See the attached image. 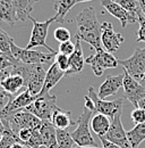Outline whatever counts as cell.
Wrapping results in <instances>:
<instances>
[{"label": "cell", "instance_id": "obj_1", "mask_svg": "<svg viewBox=\"0 0 145 148\" xmlns=\"http://www.w3.org/2000/svg\"><path fill=\"white\" fill-rule=\"evenodd\" d=\"M77 33L76 36L81 40L89 43L94 50L102 49L101 43V24L99 23L95 9L86 7L81 10L76 16Z\"/></svg>", "mask_w": 145, "mask_h": 148}, {"label": "cell", "instance_id": "obj_2", "mask_svg": "<svg viewBox=\"0 0 145 148\" xmlns=\"http://www.w3.org/2000/svg\"><path fill=\"white\" fill-rule=\"evenodd\" d=\"M10 72L18 74L24 80V86L31 95L36 97L41 92L47 71L43 64H22L17 63L10 67Z\"/></svg>", "mask_w": 145, "mask_h": 148}, {"label": "cell", "instance_id": "obj_3", "mask_svg": "<svg viewBox=\"0 0 145 148\" xmlns=\"http://www.w3.org/2000/svg\"><path fill=\"white\" fill-rule=\"evenodd\" d=\"M93 113V111L84 107V111L76 121L77 128L72 132V137L75 144L79 147H98L93 136L91 134L90 129V122Z\"/></svg>", "mask_w": 145, "mask_h": 148}, {"label": "cell", "instance_id": "obj_4", "mask_svg": "<svg viewBox=\"0 0 145 148\" xmlns=\"http://www.w3.org/2000/svg\"><path fill=\"white\" fill-rule=\"evenodd\" d=\"M57 98L54 95L51 93H44L41 96H37L35 100L25 107V110L34 114L36 117H39L41 121H51L52 113L57 107Z\"/></svg>", "mask_w": 145, "mask_h": 148}, {"label": "cell", "instance_id": "obj_5", "mask_svg": "<svg viewBox=\"0 0 145 148\" xmlns=\"http://www.w3.org/2000/svg\"><path fill=\"white\" fill-rule=\"evenodd\" d=\"M28 18L32 21L33 23V29H32V33H31V38L30 41L27 43L26 49H33L35 47H44L47 48L50 53L52 54H57V51L52 49L50 46L47 45V37H48V31L50 25L56 22V18L51 17V18L47 19L45 22H39L35 18H33L32 16H30Z\"/></svg>", "mask_w": 145, "mask_h": 148}, {"label": "cell", "instance_id": "obj_6", "mask_svg": "<svg viewBox=\"0 0 145 148\" xmlns=\"http://www.w3.org/2000/svg\"><path fill=\"white\" fill-rule=\"evenodd\" d=\"M12 55L22 64H47L54 58L56 54L52 53H42L33 49H23L19 48L15 42L12 43Z\"/></svg>", "mask_w": 145, "mask_h": 148}, {"label": "cell", "instance_id": "obj_7", "mask_svg": "<svg viewBox=\"0 0 145 148\" xmlns=\"http://www.w3.org/2000/svg\"><path fill=\"white\" fill-rule=\"evenodd\" d=\"M87 96L92 99V101L94 104V113L103 114V115L108 116L110 120H112L118 113L123 112V105H124L125 98H119V99L111 100V101H108L106 99H101L98 96V92L94 90L93 87L89 88Z\"/></svg>", "mask_w": 145, "mask_h": 148}, {"label": "cell", "instance_id": "obj_8", "mask_svg": "<svg viewBox=\"0 0 145 148\" xmlns=\"http://www.w3.org/2000/svg\"><path fill=\"white\" fill-rule=\"evenodd\" d=\"M118 64L133 79L141 82L145 73V48H136L134 54L127 59H118Z\"/></svg>", "mask_w": 145, "mask_h": 148}, {"label": "cell", "instance_id": "obj_9", "mask_svg": "<svg viewBox=\"0 0 145 148\" xmlns=\"http://www.w3.org/2000/svg\"><path fill=\"white\" fill-rule=\"evenodd\" d=\"M85 63L90 65L94 75L96 76H101L108 69H117L119 65L118 59L112 54L106 51L103 48L100 50H95L94 55L85 58Z\"/></svg>", "mask_w": 145, "mask_h": 148}, {"label": "cell", "instance_id": "obj_10", "mask_svg": "<svg viewBox=\"0 0 145 148\" xmlns=\"http://www.w3.org/2000/svg\"><path fill=\"white\" fill-rule=\"evenodd\" d=\"M6 120L9 122L10 128L16 134L23 129H40L43 123V121H41L34 114L26 111L25 108L12 114Z\"/></svg>", "mask_w": 145, "mask_h": 148}, {"label": "cell", "instance_id": "obj_11", "mask_svg": "<svg viewBox=\"0 0 145 148\" xmlns=\"http://www.w3.org/2000/svg\"><path fill=\"white\" fill-rule=\"evenodd\" d=\"M125 38L120 33L115 32L113 26L109 22H103L101 24V43L106 51L110 54L116 53L119 47L124 43Z\"/></svg>", "mask_w": 145, "mask_h": 148}, {"label": "cell", "instance_id": "obj_12", "mask_svg": "<svg viewBox=\"0 0 145 148\" xmlns=\"http://www.w3.org/2000/svg\"><path fill=\"white\" fill-rule=\"evenodd\" d=\"M121 114H123V112L118 113L111 120L110 129L107 132V134L104 136V138L121 148H131L129 141H128V138H127L126 131L121 123Z\"/></svg>", "mask_w": 145, "mask_h": 148}, {"label": "cell", "instance_id": "obj_13", "mask_svg": "<svg viewBox=\"0 0 145 148\" xmlns=\"http://www.w3.org/2000/svg\"><path fill=\"white\" fill-rule=\"evenodd\" d=\"M35 98L36 97H34L33 95H31L27 89H25L23 92L14 96L12 98V100L5 106V108L2 111H0V119L1 120L8 119L12 114L16 113L19 110H23L26 106H28L30 104H32L35 100Z\"/></svg>", "mask_w": 145, "mask_h": 148}, {"label": "cell", "instance_id": "obj_14", "mask_svg": "<svg viewBox=\"0 0 145 148\" xmlns=\"http://www.w3.org/2000/svg\"><path fill=\"white\" fill-rule=\"evenodd\" d=\"M123 87L125 90V98L135 107H136L138 100L145 97V88L138 81L133 79L125 70H124Z\"/></svg>", "mask_w": 145, "mask_h": 148}, {"label": "cell", "instance_id": "obj_15", "mask_svg": "<svg viewBox=\"0 0 145 148\" xmlns=\"http://www.w3.org/2000/svg\"><path fill=\"white\" fill-rule=\"evenodd\" d=\"M102 7L108 12L110 15L118 19L121 24V27H126L129 23H136L137 22V15L130 14L124 9L120 5H118L115 0H102L101 1Z\"/></svg>", "mask_w": 145, "mask_h": 148}, {"label": "cell", "instance_id": "obj_16", "mask_svg": "<svg viewBox=\"0 0 145 148\" xmlns=\"http://www.w3.org/2000/svg\"><path fill=\"white\" fill-rule=\"evenodd\" d=\"M75 39H76L75 50H74V53L72 55L69 56V69L65 73V76H69V75L79 73L84 69L85 58H84V55H83V49H82V45H81L82 40L77 36H75Z\"/></svg>", "mask_w": 145, "mask_h": 148}, {"label": "cell", "instance_id": "obj_17", "mask_svg": "<svg viewBox=\"0 0 145 148\" xmlns=\"http://www.w3.org/2000/svg\"><path fill=\"white\" fill-rule=\"evenodd\" d=\"M123 81H124V73L120 75H109L100 86L98 96L101 99H106L107 97L116 95L118 90L123 87Z\"/></svg>", "mask_w": 145, "mask_h": 148}, {"label": "cell", "instance_id": "obj_18", "mask_svg": "<svg viewBox=\"0 0 145 148\" xmlns=\"http://www.w3.org/2000/svg\"><path fill=\"white\" fill-rule=\"evenodd\" d=\"M65 76V73L58 67V65L56 63H52L51 66L49 67V70L47 71L45 74V79H44V83H43V87H42V90L41 92L39 93L37 96H41V95H44V93H48L51 91V89L54 88V86ZM36 96V97H37Z\"/></svg>", "mask_w": 145, "mask_h": 148}, {"label": "cell", "instance_id": "obj_19", "mask_svg": "<svg viewBox=\"0 0 145 148\" xmlns=\"http://www.w3.org/2000/svg\"><path fill=\"white\" fill-rule=\"evenodd\" d=\"M24 86V80L20 75L14 74L10 72V69L8 71V73L5 75V77L1 81V88L5 92L10 93L13 96H15L16 93L23 88Z\"/></svg>", "mask_w": 145, "mask_h": 148}, {"label": "cell", "instance_id": "obj_20", "mask_svg": "<svg viewBox=\"0 0 145 148\" xmlns=\"http://www.w3.org/2000/svg\"><path fill=\"white\" fill-rule=\"evenodd\" d=\"M50 122L52 123V125L56 129H67L68 127L76 124V122L72 121L70 112L65 111V110L60 108L59 106H57L52 113Z\"/></svg>", "mask_w": 145, "mask_h": 148}, {"label": "cell", "instance_id": "obj_21", "mask_svg": "<svg viewBox=\"0 0 145 148\" xmlns=\"http://www.w3.org/2000/svg\"><path fill=\"white\" fill-rule=\"evenodd\" d=\"M40 133L42 138V144L45 148H59L57 144L56 128L51 122L44 121L40 128Z\"/></svg>", "mask_w": 145, "mask_h": 148}, {"label": "cell", "instance_id": "obj_22", "mask_svg": "<svg viewBox=\"0 0 145 148\" xmlns=\"http://www.w3.org/2000/svg\"><path fill=\"white\" fill-rule=\"evenodd\" d=\"M110 124H111V120L108 116H106L103 114H99V113H96L91 119L90 122L91 129L99 137H104L107 134V132L110 129Z\"/></svg>", "mask_w": 145, "mask_h": 148}, {"label": "cell", "instance_id": "obj_23", "mask_svg": "<svg viewBox=\"0 0 145 148\" xmlns=\"http://www.w3.org/2000/svg\"><path fill=\"white\" fill-rule=\"evenodd\" d=\"M0 21L6 22L10 26H15L17 15L12 0H0Z\"/></svg>", "mask_w": 145, "mask_h": 148}, {"label": "cell", "instance_id": "obj_24", "mask_svg": "<svg viewBox=\"0 0 145 148\" xmlns=\"http://www.w3.org/2000/svg\"><path fill=\"white\" fill-rule=\"evenodd\" d=\"M12 1L16 10L17 19L20 22H25L31 16L34 3L37 2L39 0H12Z\"/></svg>", "mask_w": 145, "mask_h": 148}, {"label": "cell", "instance_id": "obj_25", "mask_svg": "<svg viewBox=\"0 0 145 148\" xmlns=\"http://www.w3.org/2000/svg\"><path fill=\"white\" fill-rule=\"evenodd\" d=\"M76 3H78V0H57L54 6V10H56V15H54L56 22L60 24L65 23V17L67 13Z\"/></svg>", "mask_w": 145, "mask_h": 148}, {"label": "cell", "instance_id": "obj_26", "mask_svg": "<svg viewBox=\"0 0 145 148\" xmlns=\"http://www.w3.org/2000/svg\"><path fill=\"white\" fill-rule=\"evenodd\" d=\"M126 133L131 148H138V146L145 140V122L136 124L133 129L127 131Z\"/></svg>", "mask_w": 145, "mask_h": 148}, {"label": "cell", "instance_id": "obj_27", "mask_svg": "<svg viewBox=\"0 0 145 148\" xmlns=\"http://www.w3.org/2000/svg\"><path fill=\"white\" fill-rule=\"evenodd\" d=\"M57 144L59 148H74V139L67 129H56Z\"/></svg>", "mask_w": 145, "mask_h": 148}, {"label": "cell", "instance_id": "obj_28", "mask_svg": "<svg viewBox=\"0 0 145 148\" xmlns=\"http://www.w3.org/2000/svg\"><path fill=\"white\" fill-rule=\"evenodd\" d=\"M13 42H14L13 38L9 37L8 33L5 32L2 29H0V51L9 57H13L12 55V43Z\"/></svg>", "mask_w": 145, "mask_h": 148}, {"label": "cell", "instance_id": "obj_29", "mask_svg": "<svg viewBox=\"0 0 145 148\" xmlns=\"http://www.w3.org/2000/svg\"><path fill=\"white\" fill-rule=\"evenodd\" d=\"M118 5H120L124 9H126L127 12H129L130 14L137 15V13L141 10L140 8V3L137 0H115Z\"/></svg>", "mask_w": 145, "mask_h": 148}, {"label": "cell", "instance_id": "obj_30", "mask_svg": "<svg viewBox=\"0 0 145 148\" xmlns=\"http://www.w3.org/2000/svg\"><path fill=\"white\" fill-rule=\"evenodd\" d=\"M54 63L58 65V67L64 73H66L68 71V69H69V56L57 53L56 56H54Z\"/></svg>", "mask_w": 145, "mask_h": 148}, {"label": "cell", "instance_id": "obj_31", "mask_svg": "<svg viewBox=\"0 0 145 148\" xmlns=\"http://www.w3.org/2000/svg\"><path fill=\"white\" fill-rule=\"evenodd\" d=\"M137 22H138V31H137V39L136 42H145V16L142 10L137 13Z\"/></svg>", "mask_w": 145, "mask_h": 148}, {"label": "cell", "instance_id": "obj_32", "mask_svg": "<svg viewBox=\"0 0 145 148\" xmlns=\"http://www.w3.org/2000/svg\"><path fill=\"white\" fill-rule=\"evenodd\" d=\"M18 62L14 58V57H9L6 54H2L0 51V72L9 69V67H13L14 65H16Z\"/></svg>", "mask_w": 145, "mask_h": 148}, {"label": "cell", "instance_id": "obj_33", "mask_svg": "<svg viewBox=\"0 0 145 148\" xmlns=\"http://www.w3.org/2000/svg\"><path fill=\"white\" fill-rule=\"evenodd\" d=\"M54 37L59 43H62L70 40V32L66 27H57L54 32Z\"/></svg>", "mask_w": 145, "mask_h": 148}, {"label": "cell", "instance_id": "obj_34", "mask_svg": "<svg viewBox=\"0 0 145 148\" xmlns=\"http://www.w3.org/2000/svg\"><path fill=\"white\" fill-rule=\"evenodd\" d=\"M74 50H75V43H72V40H69V41H66V42H62V43L59 45L58 53L64 54V55L70 56L74 53Z\"/></svg>", "mask_w": 145, "mask_h": 148}, {"label": "cell", "instance_id": "obj_35", "mask_svg": "<svg viewBox=\"0 0 145 148\" xmlns=\"http://www.w3.org/2000/svg\"><path fill=\"white\" fill-rule=\"evenodd\" d=\"M130 117H131V121H133L135 124L144 123L145 122V112L143 111V110H141V108H135L134 111L131 112Z\"/></svg>", "mask_w": 145, "mask_h": 148}, {"label": "cell", "instance_id": "obj_36", "mask_svg": "<svg viewBox=\"0 0 145 148\" xmlns=\"http://www.w3.org/2000/svg\"><path fill=\"white\" fill-rule=\"evenodd\" d=\"M35 129H23L20 130L19 132L17 133L18 138L20 139V141L22 143H24V144H26L28 140H30V138H31V136H32V133H33V131Z\"/></svg>", "mask_w": 145, "mask_h": 148}, {"label": "cell", "instance_id": "obj_37", "mask_svg": "<svg viewBox=\"0 0 145 148\" xmlns=\"http://www.w3.org/2000/svg\"><path fill=\"white\" fill-rule=\"evenodd\" d=\"M14 96L10 93H7L5 91H0V111H2L5 108V106L12 100Z\"/></svg>", "mask_w": 145, "mask_h": 148}, {"label": "cell", "instance_id": "obj_38", "mask_svg": "<svg viewBox=\"0 0 145 148\" xmlns=\"http://www.w3.org/2000/svg\"><path fill=\"white\" fill-rule=\"evenodd\" d=\"M99 138L101 139V143H102V148H121V147H119L118 145H115L113 143H111V141L107 140L104 137H99Z\"/></svg>", "mask_w": 145, "mask_h": 148}, {"label": "cell", "instance_id": "obj_39", "mask_svg": "<svg viewBox=\"0 0 145 148\" xmlns=\"http://www.w3.org/2000/svg\"><path fill=\"white\" fill-rule=\"evenodd\" d=\"M84 99H85V106H84V107H86V108H89V110L94 112V104H93L92 99H91L87 95H85Z\"/></svg>", "mask_w": 145, "mask_h": 148}, {"label": "cell", "instance_id": "obj_40", "mask_svg": "<svg viewBox=\"0 0 145 148\" xmlns=\"http://www.w3.org/2000/svg\"><path fill=\"white\" fill-rule=\"evenodd\" d=\"M136 108H141V110H143L145 112V97L138 100V103L136 105Z\"/></svg>", "mask_w": 145, "mask_h": 148}, {"label": "cell", "instance_id": "obj_41", "mask_svg": "<svg viewBox=\"0 0 145 148\" xmlns=\"http://www.w3.org/2000/svg\"><path fill=\"white\" fill-rule=\"evenodd\" d=\"M10 148H30L26 144H24V143H16L15 145H13Z\"/></svg>", "mask_w": 145, "mask_h": 148}, {"label": "cell", "instance_id": "obj_42", "mask_svg": "<svg viewBox=\"0 0 145 148\" xmlns=\"http://www.w3.org/2000/svg\"><path fill=\"white\" fill-rule=\"evenodd\" d=\"M9 69H10V67H9ZM9 69H7V70H5V71L0 72V91H3V90H2V88H1V81H2V79L5 77V75H6V74L8 73Z\"/></svg>", "mask_w": 145, "mask_h": 148}, {"label": "cell", "instance_id": "obj_43", "mask_svg": "<svg viewBox=\"0 0 145 148\" xmlns=\"http://www.w3.org/2000/svg\"><path fill=\"white\" fill-rule=\"evenodd\" d=\"M137 1H138V3H140V8H141L143 15L145 16V0H137Z\"/></svg>", "mask_w": 145, "mask_h": 148}, {"label": "cell", "instance_id": "obj_44", "mask_svg": "<svg viewBox=\"0 0 145 148\" xmlns=\"http://www.w3.org/2000/svg\"><path fill=\"white\" fill-rule=\"evenodd\" d=\"M5 124H3V121L2 120H0V132H2V134H3V132H5Z\"/></svg>", "mask_w": 145, "mask_h": 148}, {"label": "cell", "instance_id": "obj_45", "mask_svg": "<svg viewBox=\"0 0 145 148\" xmlns=\"http://www.w3.org/2000/svg\"><path fill=\"white\" fill-rule=\"evenodd\" d=\"M140 83H141V84H142V86H143V87L145 88V73H144V76H143V79L141 80V82H140Z\"/></svg>", "mask_w": 145, "mask_h": 148}, {"label": "cell", "instance_id": "obj_46", "mask_svg": "<svg viewBox=\"0 0 145 148\" xmlns=\"http://www.w3.org/2000/svg\"><path fill=\"white\" fill-rule=\"evenodd\" d=\"M86 1H92V0H78V2H86Z\"/></svg>", "mask_w": 145, "mask_h": 148}, {"label": "cell", "instance_id": "obj_47", "mask_svg": "<svg viewBox=\"0 0 145 148\" xmlns=\"http://www.w3.org/2000/svg\"><path fill=\"white\" fill-rule=\"evenodd\" d=\"M74 148H99V147H79V146H77V147H74Z\"/></svg>", "mask_w": 145, "mask_h": 148}, {"label": "cell", "instance_id": "obj_48", "mask_svg": "<svg viewBox=\"0 0 145 148\" xmlns=\"http://www.w3.org/2000/svg\"><path fill=\"white\" fill-rule=\"evenodd\" d=\"M1 139H2V132H0V141H1Z\"/></svg>", "mask_w": 145, "mask_h": 148}]
</instances>
